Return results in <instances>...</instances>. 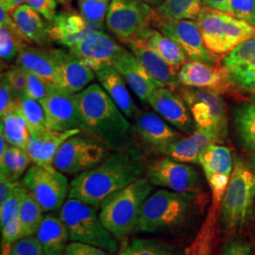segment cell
I'll return each instance as SVG.
<instances>
[{"mask_svg": "<svg viewBox=\"0 0 255 255\" xmlns=\"http://www.w3.org/2000/svg\"><path fill=\"white\" fill-rule=\"evenodd\" d=\"M246 91L255 93V70L254 74H253L252 80H251V82H250L249 85H248V87H247Z\"/></svg>", "mask_w": 255, "mask_h": 255, "instance_id": "obj_55", "label": "cell"}, {"mask_svg": "<svg viewBox=\"0 0 255 255\" xmlns=\"http://www.w3.org/2000/svg\"><path fill=\"white\" fill-rule=\"evenodd\" d=\"M17 182H11L3 177H0V206L7 201Z\"/></svg>", "mask_w": 255, "mask_h": 255, "instance_id": "obj_52", "label": "cell"}, {"mask_svg": "<svg viewBox=\"0 0 255 255\" xmlns=\"http://www.w3.org/2000/svg\"><path fill=\"white\" fill-rule=\"evenodd\" d=\"M123 43L160 86L176 90L181 85L179 81L180 68L167 63L153 49L142 44L133 37Z\"/></svg>", "mask_w": 255, "mask_h": 255, "instance_id": "obj_22", "label": "cell"}, {"mask_svg": "<svg viewBox=\"0 0 255 255\" xmlns=\"http://www.w3.org/2000/svg\"><path fill=\"white\" fill-rule=\"evenodd\" d=\"M31 159L26 149L9 145L4 154L0 156V177L11 182H17L26 173Z\"/></svg>", "mask_w": 255, "mask_h": 255, "instance_id": "obj_35", "label": "cell"}, {"mask_svg": "<svg viewBox=\"0 0 255 255\" xmlns=\"http://www.w3.org/2000/svg\"><path fill=\"white\" fill-rule=\"evenodd\" d=\"M152 189L153 185L145 176L102 201L100 218L105 228L117 239L134 231L141 210Z\"/></svg>", "mask_w": 255, "mask_h": 255, "instance_id": "obj_5", "label": "cell"}, {"mask_svg": "<svg viewBox=\"0 0 255 255\" xmlns=\"http://www.w3.org/2000/svg\"><path fill=\"white\" fill-rule=\"evenodd\" d=\"M203 5V0H164L154 9L159 15L164 17L196 20Z\"/></svg>", "mask_w": 255, "mask_h": 255, "instance_id": "obj_37", "label": "cell"}, {"mask_svg": "<svg viewBox=\"0 0 255 255\" xmlns=\"http://www.w3.org/2000/svg\"><path fill=\"white\" fill-rule=\"evenodd\" d=\"M81 131V128L66 131H58L46 128L38 134L30 135L27 151L31 162L46 168H54L55 157L60 147L68 138Z\"/></svg>", "mask_w": 255, "mask_h": 255, "instance_id": "obj_25", "label": "cell"}, {"mask_svg": "<svg viewBox=\"0 0 255 255\" xmlns=\"http://www.w3.org/2000/svg\"><path fill=\"white\" fill-rule=\"evenodd\" d=\"M21 234H22V228H21L19 217L10 219L6 224L1 226V236H2L1 255H4L9 252L10 247L21 238Z\"/></svg>", "mask_w": 255, "mask_h": 255, "instance_id": "obj_44", "label": "cell"}, {"mask_svg": "<svg viewBox=\"0 0 255 255\" xmlns=\"http://www.w3.org/2000/svg\"><path fill=\"white\" fill-rule=\"evenodd\" d=\"M112 152L106 144L82 130L60 147L54 159L55 168L66 175L78 176L103 163Z\"/></svg>", "mask_w": 255, "mask_h": 255, "instance_id": "obj_8", "label": "cell"}, {"mask_svg": "<svg viewBox=\"0 0 255 255\" xmlns=\"http://www.w3.org/2000/svg\"><path fill=\"white\" fill-rule=\"evenodd\" d=\"M180 84L194 88L222 92L229 83L222 68L217 64L189 60L179 70Z\"/></svg>", "mask_w": 255, "mask_h": 255, "instance_id": "obj_26", "label": "cell"}, {"mask_svg": "<svg viewBox=\"0 0 255 255\" xmlns=\"http://www.w3.org/2000/svg\"><path fill=\"white\" fill-rule=\"evenodd\" d=\"M221 68L230 85L246 91L255 70V36L228 52Z\"/></svg>", "mask_w": 255, "mask_h": 255, "instance_id": "obj_20", "label": "cell"}, {"mask_svg": "<svg viewBox=\"0 0 255 255\" xmlns=\"http://www.w3.org/2000/svg\"><path fill=\"white\" fill-rule=\"evenodd\" d=\"M199 164L209 184L213 202L220 206L234 169L231 150L220 144L211 145L200 155Z\"/></svg>", "mask_w": 255, "mask_h": 255, "instance_id": "obj_15", "label": "cell"}, {"mask_svg": "<svg viewBox=\"0 0 255 255\" xmlns=\"http://www.w3.org/2000/svg\"><path fill=\"white\" fill-rule=\"evenodd\" d=\"M203 43L213 54H227L239 44L255 36V27L232 13L204 6L195 20Z\"/></svg>", "mask_w": 255, "mask_h": 255, "instance_id": "obj_6", "label": "cell"}, {"mask_svg": "<svg viewBox=\"0 0 255 255\" xmlns=\"http://www.w3.org/2000/svg\"><path fill=\"white\" fill-rule=\"evenodd\" d=\"M203 3L205 6L212 9H219L234 14L231 0H203Z\"/></svg>", "mask_w": 255, "mask_h": 255, "instance_id": "obj_53", "label": "cell"}, {"mask_svg": "<svg viewBox=\"0 0 255 255\" xmlns=\"http://www.w3.org/2000/svg\"><path fill=\"white\" fill-rule=\"evenodd\" d=\"M234 169L219 206V225L233 233L243 228L255 210V172L236 155Z\"/></svg>", "mask_w": 255, "mask_h": 255, "instance_id": "obj_4", "label": "cell"}, {"mask_svg": "<svg viewBox=\"0 0 255 255\" xmlns=\"http://www.w3.org/2000/svg\"><path fill=\"white\" fill-rule=\"evenodd\" d=\"M143 2H145L146 4H148L149 6H151L152 8H156L158 7L159 5H161V3L164 1V0H142Z\"/></svg>", "mask_w": 255, "mask_h": 255, "instance_id": "obj_56", "label": "cell"}, {"mask_svg": "<svg viewBox=\"0 0 255 255\" xmlns=\"http://www.w3.org/2000/svg\"><path fill=\"white\" fill-rule=\"evenodd\" d=\"M26 4L36 9L48 23H50L57 14V2L55 0H26Z\"/></svg>", "mask_w": 255, "mask_h": 255, "instance_id": "obj_49", "label": "cell"}, {"mask_svg": "<svg viewBox=\"0 0 255 255\" xmlns=\"http://www.w3.org/2000/svg\"><path fill=\"white\" fill-rule=\"evenodd\" d=\"M25 2L26 0H0V6L4 7L11 13L19 6L25 4Z\"/></svg>", "mask_w": 255, "mask_h": 255, "instance_id": "obj_54", "label": "cell"}, {"mask_svg": "<svg viewBox=\"0 0 255 255\" xmlns=\"http://www.w3.org/2000/svg\"><path fill=\"white\" fill-rule=\"evenodd\" d=\"M16 64L27 71L36 74L48 84L54 85L57 76L54 49L27 44L20 50L16 58Z\"/></svg>", "mask_w": 255, "mask_h": 255, "instance_id": "obj_29", "label": "cell"}, {"mask_svg": "<svg viewBox=\"0 0 255 255\" xmlns=\"http://www.w3.org/2000/svg\"><path fill=\"white\" fill-rule=\"evenodd\" d=\"M176 90L186 102L196 126L218 132L225 141L228 135V119L221 92L183 85Z\"/></svg>", "mask_w": 255, "mask_h": 255, "instance_id": "obj_9", "label": "cell"}, {"mask_svg": "<svg viewBox=\"0 0 255 255\" xmlns=\"http://www.w3.org/2000/svg\"><path fill=\"white\" fill-rule=\"evenodd\" d=\"M1 255H45L36 237H24L10 247L8 253Z\"/></svg>", "mask_w": 255, "mask_h": 255, "instance_id": "obj_43", "label": "cell"}, {"mask_svg": "<svg viewBox=\"0 0 255 255\" xmlns=\"http://www.w3.org/2000/svg\"><path fill=\"white\" fill-rule=\"evenodd\" d=\"M124 46L100 29L83 37L68 50L95 72L104 65H112Z\"/></svg>", "mask_w": 255, "mask_h": 255, "instance_id": "obj_16", "label": "cell"}, {"mask_svg": "<svg viewBox=\"0 0 255 255\" xmlns=\"http://www.w3.org/2000/svg\"><path fill=\"white\" fill-rule=\"evenodd\" d=\"M26 186L23 182H16V185L11 192L10 196L0 206V225L6 224L10 219L19 217V211L21 207L22 200L26 191Z\"/></svg>", "mask_w": 255, "mask_h": 255, "instance_id": "obj_42", "label": "cell"}, {"mask_svg": "<svg viewBox=\"0 0 255 255\" xmlns=\"http://www.w3.org/2000/svg\"><path fill=\"white\" fill-rule=\"evenodd\" d=\"M146 177L152 185L171 191L201 194L202 189L201 175L195 165L165 156L148 163Z\"/></svg>", "mask_w": 255, "mask_h": 255, "instance_id": "obj_12", "label": "cell"}, {"mask_svg": "<svg viewBox=\"0 0 255 255\" xmlns=\"http://www.w3.org/2000/svg\"><path fill=\"white\" fill-rule=\"evenodd\" d=\"M119 255H180L175 247L154 239H133Z\"/></svg>", "mask_w": 255, "mask_h": 255, "instance_id": "obj_39", "label": "cell"}, {"mask_svg": "<svg viewBox=\"0 0 255 255\" xmlns=\"http://www.w3.org/2000/svg\"><path fill=\"white\" fill-rule=\"evenodd\" d=\"M44 211L31 194L26 189L19 211V220L21 223V238L34 236L40 227L44 216ZM20 238V239H21Z\"/></svg>", "mask_w": 255, "mask_h": 255, "instance_id": "obj_36", "label": "cell"}, {"mask_svg": "<svg viewBox=\"0 0 255 255\" xmlns=\"http://www.w3.org/2000/svg\"><path fill=\"white\" fill-rule=\"evenodd\" d=\"M22 38L27 44L46 47L50 43L49 24L27 4H23L11 12Z\"/></svg>", "mask_w": 255, "mask_h": 255, "instance_id": "obj_28", "label": "cell"}, {"mask_svg": "<svg viewBox=\"0 0 255 255\" xmlns=\"http://www.w3.org/2000/svg\"><path fill=\"white\" fill-rule=\"evenodd\" d=\"M233 128L240 146L255 150V94L250 100L241 101L232 110Z\"/></svg>", "mask_w": 255, "mask_h": 255, "instance_id": "obj_32", "label": "cell"}, {"mask_svg": "<svg viewBox=\"0 0 255 255\" xmlns=\"http://www.w3.org/2000/svg\"><path fill=\"white\" fill-rule=\"evenodd\" d=\"M55 1L57 2V4H60V5L64 6V7H67V6L70 5L72 0H55Z\"/></svg>", "mask_w": 255, "mask_h": 255, "instance_id": "obj_58", "label": "cell"}, {"mask_svg": "<svg viewBox=\"0 0 255 255\" xmlns=\"http://www.w3.org/2000/svg\"><path fill=\"white\" fill-rule=\"evenodd\" d=\"M22 111L30 135H35L47 128L45 110L40 101L33 100L27 95L15 99Z\"/></svg>", "mask_w": 255, "mask_h": 255, "instance_id": "obj_38", "label": "cell"}, {"mask_svg": "<svg viewBox=\"0 0 255 255\" xmlns=\"http://www.w3.org/2000/svg\"><path fill=\"white\" fill-rule=\"evenodd\" d=\"M60 217L66 225L71 242L98 247L110 255L118 253L117 238L103 225L98 208L68 198L60 210Z\"/></svg>", "mask_w": 255, "mask_h": 255, "instance_id": "obj_7", "label": "cell"}, {"mask_svg": "<svg viewBox=\"0 0 255 255\" xmlns=\"http://www.w3.org/2000/svg\"><path fill=\"white\" fill-rule=\"evenodd\" d=\"M219 204L213 202L201 231L186 251V255H211L217 236V219Z\"/></svg>", "mask_w": 255, "mask_h": 255, "instance_id": "obj_34", "label": "cell"}, {"mask_svg": "<svg viewBox=\"0 0 255 255\" xmlns=\"http://www.w3.org/2000/svg\"><path fill=\"white\" fill-rule=\"evenodd\" d=\"M27 86L26 95L27 97L38 101H42L44 99H46L50 92V88L52 85L45 82L42 78L37 76L36 74L27 70Z\"/></svg>", "mask_w": 255, "mask_h": 255, "instance_id": "obj_46", "label": "cell"}, {"mask_svg": "<svg viewBox=\"0 0 255 255\" xmlns=\"http://www.w3.org/2000/svg\"><path fill=\"white\" fill-rule=\"evenodd\" d=\"M100 29L104 27L95 26L83 18L80 12L68 9L56 14L49 23V37L51 42L69 49L83 37Z\"/></svg>", "mask_w": 255, "mask_h": 255, "instance_id": "obj_23", "label": "cell"}, {"mask_svg": "<svg viewBox=\"0 0 255 255\" xmlns=\"http://www.w3.org/2000/svg\"><path fill=\"white\" fill-rule=\"evenodd\" d=\"M133 38L153 49L175 67L181 68L182 64L189 60L187 55L172 39L165 36L161 31L149 25L141 28Z\"/></svg>", "mask_w": 255, "mask_h": 255, "instance_id": "obj_30", "label": "cell"}, {"mask_svg": "<svg viewBox=\"0 0 255 255\" xmlns=\"http://www.w3.org/2000/svg\"><path fill=\"white\" fill-rule=\"evenodd\" d=\"M112 0H79L82 17L95 26L103 27Z\"/></svg>", "mask_w": 255, "mask_h": 255, "instance_id": "obj_41", "label": "cell"}, {"mask_svg": "<svg viewBox=\"0 0 255 255\" xmlns=\"http://www.w3.org/2000/svg\"><path fill=\"white\" fill-rule=\"evenodd\" d=\"M224 142L218 132L202 128L182 136L169 146L163 155L175 161L186 164H199L200 155L211 145Z\"/></svg>", "mask_w": 255, "mask_h": 255, "instance_id": "obj_24", "label": "cell"}, {"mask_svg": "<svg viewBox=\"0 0 255 255\" xmlns=\"http://www.w3.org/2000/svg\"><path fill=\"white\" fill-rule=\"evenodd\" d=\"M0 117V133L4 135L9 145L27 150L30 133L26 119L16 100Z\"/></svg>", "mask_w": 255, "mask_h": 255, "instance_id": "obj_33", "label": "cell"}, {"mask_svg": "<svg viewBox=\"0 0 255 255\" xmlns=\"http://www.w3.org/2000/svg\"><path fill=\"white\" fill-rule=\"evenodd\" d=\"M75 96L83 131L106 144L113 151L133 145V125L101 85L92 83Z\"/></svg>", "mask_w": 255, "mask_h": 255, "instance_id": "obj_2", "label": "cell"}, {"mask_svg": "<svg viewBox=\"0 0 255 255\" xmlns=\"http://www.w3.org/2000/svg\"><path fill=\"white\" fill-rule=\"evenodd\" d=\"M112 65L122 76L128 86L143 103L148 102L150 96L157 88L163 87L147 73L134 54L125 47L116 57Z\"/></svg>", "mask_w": 255, "mask_h": 255, "instance_id": "obj_21", "label": "cell"}, {"mask_svg": "<svg viewBox=\"0 0 255 255\" xmlns=\"http://www.w3.org/2000/svg\"><path fill=\"white\" fill-rule=\"evenodd\" d=\"M133 132L147 150L163 155L182 137L177 128L168 124L154 111H139L133 120Z\"/></svg>", "mask_w": 255, "mask_h": 255, "instance_id": "obj_14", "label": "cell"}, {"mask_svg": "<svg viewBox=\"0 0 255 255\" xmlns=\"http://www.w3.org/2000/svg\"><path fill=\"white\" fill-rule=\"evenodd\" d=\"M57 62V76L54 86L69 94L76 95L91 83L96 74L69 50L54 49Z\"/></svg>", "mask_w": 255, "mask_h": 255, "instance_id": "obj_19", "label": "cell"}, {"mask_svg": "<svg viewBox=\"0 0 255 255\" xmlns=\"http://www.w3.org/2000/svg\"><path fill=\"white\" fill-rule=\"evenodd\" d=\"M22 182L46 213L62 209L69 196L67 178L55 167L46 168L33 164L28 167Z\"/></svg>", "mask_w": 255, "mask_h": 255, "instance_id": "obj_10", "label": "cell"}, {"mask_svg": "<svg viewBox=\"0 0 255 255\" xmlns=\"http://www.w3.org/2000/svg\"><path fill=\"white\" fill-rule=\"evenodd\" d=\"M5 73L13 92L14 100L26 95L27 86V70L16 64L11 66Z\"/></svg>", "mask_w": 255, "mask_h": 255, "instance_id": "obj_45", "label": "cell"}, {"mask_svg": "<svg viewBox=\"0 0 255 255\" xmlns=\"http://www.w3.org/2000/svg\"><path fill=\"white\" fill-rule=\"evenodd\" d=\"M35 237L44 250L45 255H64L69 233L61 217L47 214L38 229Z\"/></svg>", "mask_w": 255, "mask_h": 255, "instance_id": "obj_31", "label": "cell"}, {"mask_svg": "<svg viewBox=\"0 0 255 255\" xmlns=\"http://www.w3.org/2000/svg\"><path fill=\"white\" fill-rule=\"evenodd\" d=\"M64 255H109V254L98 247L80 242H70L66 247Z\"/></svg>", "mask_w": 255, "mask_h": 255, "instance_id": "obj_51", "label": "cell"}, {"mask_svg": "<svg viewBox=\"0 0 255 255\" xmlns=\"http://www.w3.org/2000/svg\"><path fill=\"white\" fill-rule=\"evenodd\" d=\"M147 104L168 124L179 131L189 134L196 129V123L186 102L179 92L169 87H159L150 96Z\"/></svg>", "mask_w": 255, "mask_h": 255, "instance_id": "obj_18", "label": "cell"}, {"mask_svg": "<svg viewBox=\"0 0 255 255\" xmlns=\"http://www.w3.org/2000/svg\"><path fill=\"white\" fill-rule=\"evenodd\" d=\"M250 164H251L252 168L255 170V150L253 151L251 153V156H250Z\"/></svg>", "mask_w": 255, "mask_h": 255, "instance_id": "obj_57", "label": "cell"}, {"mask_svg": "<svg viewBox=\"0 0 255 255\" xmlns=\"http://www.w3.org/2000/svg\"><path fill=\"white\" fill-rule=\"evenodd\" d=\"M201 194L159 189L145 201L134 231L146 234L179 233L201 213Z\"/></svg>", "mask_w": 255, "mask_h": 255, "instance_id": "obj_3", "label": "cell"}, {"mask_svg": "<svg viewBox=\"0 0 255 255\" xmlns=\"http://www.w3.org/2000/svg\"><path fill=\"white\" fill-rule=\"evenodd\" d=\"M147 25L172 39L189 60L217 64L218 58L204 45L201 30L195 20L164 17L159 15L153 9Z\"/></svg>", "mask_w": 255, "mask_h": 255, "instance_id": "obj_11", "label": "cell"}, {"mask_svg": "<svg viewBox=\"0 0 255 255\" xmlns=\"http://www.w3.org/2000/svg\"></svg>", "mask_w": 255, "mask_h": 255, "instance_id": "obj_59", "label": "cell"}, {"mask_svg": "<svg viewBox=\"0 0 255 255\" xmlns=\"http://www.w3.org/2000/svg\"><path fill=\"white\" fill-rule=\"evenodd\" d=\"M147 165L144 151L134 144L113 151L103 163L74 178L68 198L99 208L108 196L145 177Z\"/></svg>", "mask_w": 255, "mask_h": 255, "instance_id": "obj_1", "label": "cell"}, {"mask_svg": "<svg viewBox=\"0 0 255 255\" xmlns=\"http://www.w3.org/2000/svg\"><path fill=\"white\" fill-rule=\"evenodd\" d=\"M220 255H252V247L243 237H230L222 245Z\"/></svg>", "mask_w": 255, "mask_h": 255, "instance_id": "obj_48", "label": "cell"}, {"mask_svg": "<svg viewBox=\"0 0 255 255\" xmlns=\"http://www.w3.org/2000/svg\"><path fill=\"white\" fill-rule=\"evenodd\" d=\"M95 74L101 87L124 113L127 119L134 120L140 110L132 100L127 83L122 76L113 65H104L96 70Z\"/></svg>", "mask_w": 255, "mask_h": 255, "instance_id": "obj_27", "label": "cell"}, {"mask_svg": "<svg viewBox=\"0 0 255 255\" xmlns=\"http://www.w3.org/2000/svg\"><path fill=\"white\" fill-rule=\"evenodd\" d=\"M142 0H112L106 27L121 42H125L147 25L153 11Z\"/></svg>", "mask_w": 255, "mask_h": 255, "instance_id": "obj_13", "label": "cell"}, {"mask_svg": "<svg viewBox=\"0 0 255 255\" xmlns=\"http://www.w3.org/2000/svg\"><path fill=\"white\" fill-rule=\"evenodd\" d=\"M45 110L47 128L66 131L81 128L82 123L76 96L51 86L46 99L40 101Z\"/></svg>", "mask_w": 255, "mask_h": 255, "instance_id": "obj_17", "label": "cell"}, {"mask_svg": "<svg viewBox=\"0 0 255 255\" xmlns=\"http://www.w3.org/2000/svg\"><path fill=\"white\" fill-rule=\"evenodd\" d=\"M234 15L255 27V0H231Z\"/></svg>", "mask_w": 255, "mask_h": 255, "instance_id": "obj_47", "label": "cell"}, {"mask_svg": "<svg viewBox=\"0 0 255 255\" xmlns=\"http://www.w3.org/2000/svg\"><path fill=\"white\" fill-rule=\"evenodd\" d=\"M14 101L13 92L6 73L1 74L0 81V116H2L11 106Z\"/></svg>", "mask_w": 255, "mask_h": 255, "instance_id": "obj_50", "label": "cell"}, {"mask_svg": "<svg viewBox=\"0 0 255 255\" xmlns=\"http://www.w3.org/2000/svg\"><path fill=\"white\" fill-rule=\"evenodd\" d=\"M27 43L18 32L0 27V56L4 62H11L17 58L20 50Z\"/></svg>", "mask_w": 255, "mask_h": 255, "instance_id": "obj_40", "label": "cell"}]
</instances>
